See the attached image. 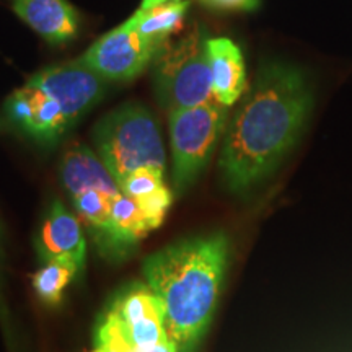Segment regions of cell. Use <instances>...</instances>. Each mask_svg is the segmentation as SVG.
Wrapping results in <instances>:
<instances>
[{"label":"cell","mask_w":352,"mask_h":352,"mask_svg":"<svg viewBox=\"0 0 352 352\" xmlns=\"http://www.w3.org/2000/svg\"><path fill=\"white\" fill-rule=\"evenodd\" d=\"M314 96L296 65L264 63L222 139L219 168L227 189L245 195L277 170L296 147Z\"/></svg>","instance_id":"6da1fadb"},{"label":"cell","mask_w":352,"mask_h":352,"mask_svg":"<svg viewBox=\"0 0 352 352\" xmlns=\"http://www.w3.org/2000/svg\"><path fill=\"white\" fill-rule=\"evenodd\" d=\"M228 263L230 239L223 230L188 236L144 261V283L157 297L178 352H196L209 331Z\"/></svg>","instance_id":"7a4b0ae2"},{"label":"cell","mask_w":352,"mask_h":352,"mask_svg":"<svg viewBox=\"0 0 352 352\" xmlns=\"http://www.w3.org/2000/svg\"><path fill=\"white\" fill-rule=\"evenodd\" d=\"M96 155L116 183L140 168L165 173L164 139L155 116L138 103H126L113 109L94 129Z\"/></svg>","instance_id":"3957f363"},{"label":"cell","mask_w":352,"mask_h":352,"mask_svg":"<svg viewBox=\"0 0 352 352\" xmlns=\"http://www.w3.org/2000/svg\"><path fill=\"white\" fill-rule=\"evenodd\" d=\"M209 36L196 25L178 41L166 43L153 59V85L160 107L166 111L214 103L209 63Z\"/></svg>","instance_id":"277c9868"},{"label":"cell","mask_w":352,"mask_h":352,"mask_svg":"<svg viewBox=\"0 0 352 352\" xmlns=\"http://www.w3.org/2000/svg\"><path fill=\"white\" fill-rule=\"evenodd\" d=\"M228 124L227 107L214 103L168 113L173 186L183 195L208 166Z\"/></svg>","instance_id":"5b68a950"},{"label":"cell","mask_w":352,"mask_h":352,"mask_svg":"<svg viewBox=\"0 0 352 352\" xmlns=\"http://www.w3.org/2000/svg\"><path fill=\"white\" fill-rule=\"evenodd\" d=\"M96 328L114 333L134 351L151 349L170 341L157 297L145 283L122 289L101 315Z\"/></svg>","instance_id":"8992f818"},{"label":"cell","mask_w":352,"mask_h":352,"mask_svg":"<svg viewBox=\"0 0 352 352\" xmlns=\"http://www.w3.org/2000/svg\"><path fill=\"white\" fill-rule=\"evenodd\" d=\"M160 51L132 28L131 21L111 30L78 57L88 69L108 82H129L139 77Z\"/></svg>","instance_id":"52a82bcc"},{"label":"cell","mask_w":352,"mask_h":352,"mask_svg":"<svg viewBox=\"0 0 352 352\" xmlns=\"http://www.w3.org/2000/svg\"><path fill=\"white\" fill-rule=\"evenodd\" d=\"M26 83L54 100L70 126L90 111L104 94L103 78L88 69L80 59L39 70Z\"/></svg>","instance_id":"ba28073f"},{"label":"cell","mask_w":352,"mask_h":352,"mask_svg":"<svg viewBox=\"0 0 352 352\" xmlns=\"http://www.w3.org/2000/svg\"><path fill=\"white\" fill-rule=\"evenodd\" d=\"M6 111L12 122L39 144L54 145L72 127L59 104L28 83L8 96Z\"/></svg>","instance_id":"9c48e42d"},{"label":"cell","mask_w":352,"mask_h":352,"mask_svg":"<svg viewBox=\"0 0 352 352\" xmlns=\"http://www.w3.org/2000/svg\"><path fill=\"white\" fill-rule=\"evenodd\" d=\"M38 256L43 263L64 261L83 272L87 264V240L80 219L65 209L60 201H52L44 215L36 239Z\"/></svg>","instance_id":"30bf717a"},{"label":"cell","mask_w":352,"mask_h":352,"mask_svg":"<svg viewBox=\"0 0 352 352\" xmlns=\"http://www.w3.org/2000/svg\"><path fill=\"white\" fill-rule=\"evenodd\" d=\"M13 10L51 44L72 41L80 26L78 13L69 0H13Z\"/></svg>","instance_id":"8fae6325"},{"label":"cell","mask_w":352,"mask_h":352,"mask_svg":"<svg viewBox=\"0 0 352 352\" xmlns=\"http://www.w3.org/2000/svg\"><path fill=\"white\" fill-rule=\"evenodd\" d=\"M60 182L69 196H77L83 191H103L116 197L121 195L120 184L113 178L100 157L90 147L77 144L67 148L59 166Z\"/></svg>","instance_id":"7c38bea8"},{"label":"cell","mask_w":352,"mask_h":352,"mask_svg":"<svg viewBox=\"0 0 352 352\" xmlns=\"http://www.w3.org/2000/svg\"><path fill=\"white\" fill-rule=\"evenodd\" d=\"M208 47L214 96L220 104L228 108L246 90L243 54L230 38H209Z\"/></svg>","instance_id":"4fadbf2b"},{"label":"cell","mask_w":352,"mask_h":352,"mask_svg":"<svg viewBox=\"0 0 352 352\" xmlns=\"http://www.w3.org/2000/svg\"><path fill=\"white\" fill-rule=\"evenodd\" d=\"M189 6H191L189 0H173L147 12L138 10L129 21L140 38L160 50L164 44L170 41L171 34L182 28Z\"/></svg>","instance_id":"5bb4252c"},{"label":"cell","mask_w":352,"mask_h":352,"mask_svg":"<svg viewBox=\"0 0 352 352\" xmlns=\"http://www.w3.org/2000/svg\"><path fill=\"white\" fill-rule=\"evenodd\" d=\"M80 276L74 264L64 261H47L32 277L34 294L47 307L59 305L69 284Z\"/></svg>","instance_id":"9a60e30c"},{"label":"cell","mask_w":352,"mask_h":352,"mask_svg":"<svg viewBox=\"0 0 352 352\" xmlns=\"http://www.w3.org/2000/svg\"><path fill=\"white\" fill-rule=\"evenodd\" d=\"M111 222L114 230L131 250H134V246L148 232H152L139 202L122 192L111 202Z\"/></svg>","instance_id":"2e32d148"},{"label":"cell","mask_w":352,"mask_h":352,"mask_svg":"<svg viewBox=\"0 0 352 352\" xmlns=\"http://www.w3.org/2000/svg\"><path fill=\"white\" fill-rule=\"evenodd\" d=\"M162 186H165V173L153 168L135 170L120 183L122 195L129 196L132 199H142Z\"/></svg>","instance_id":"e0dca14e"},{"label":"cell","mask_w":352,"mask_h":352,"mask_svg":"<svg viewBox=\"0 0 352 352\" xmlns=\"http://www.w3.org/2000/svg\"><path fill=\"white\" fill-rule=\"evenodd\" d=\"M139 202L140 209L147 219L148 226H151L152 230H155L157 227L162 226L166 217V212L171 208V202H173V192L171 189L166 186H162L157 189L152 195L142 197V199H135Z\"/></svg>","instance_id":"ac0fdd59"},{"label":"cell","mask_w":352,"mask_h":352,"mask_svg":"<svg viewBox=\"0 0 352 352\" xmlns=\"http://www.w3.org/2000/svg\"><path fill=\"white\" fill-rule=\"evenodd\" d=\"M202 3L215 10H253L259 0H201Z\"/></svg>","instance_id":"d6986e66"},{"label":"cell","mask_w":352,"mask_h":352,"mask_svg":"<svg viewBox=\"0 0 352 352\" xmlns=\"http://www.w3.org/2000/svg\"><path fill=\"white\" fill-rule=\"evenodd\" d=\"M135 352H178V349H176V346L171 341H165L155 347H151V349L135 351Z\"/></svg>","instance_id":"ffe728a7"},{"label":"cell","mask_w":352,"mask_h":352,"mask_svg":"<svg viewBox=\"0 0 352 352\" xmlns=\"http://www.w3.org/2000/svg\"><path fill=\"white\" fill-rule=\"evenodd\" d=\"M168 2H173V0H142V3H140L139 7V12H147L151 10V8L164 6V3H168Z\"/></svg>","instance_id":"44dd1931"},{"label":"cell","mask_w":352,"mask_h":352,"mask_svg":"<svg viewBox=\"0 0 352 352\" xmlns=\"http://www.w3.org/2000/svg\"><path fill=\"white\" fill-rule=\"evenodd\" d=\"M0 253H2V246H0ZM0 321H2L3 324H7V311H6V305H3L2 292H0Z\"/></svg>","instance_id":"7402d4cb"},{"label":"cell","mask_w":352,"mask_h":352,"mask_svg":"<svg viewBox=\"0 0 352 352\" xmlns=\"http://www.w3.org/2000/svg\"><path fill=\"white\" fill-rule=\"evenodd\" d=\"M94 352H103V351H100V349H95Z\"/></svg>","instance_id":"603a6c76"}]
</instances>
